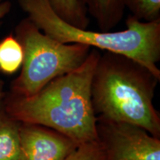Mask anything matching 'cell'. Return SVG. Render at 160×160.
Returning a JSON list of instances; mask_svg holds the SVG:
<instances>
[{"mask_svg": "<svg viewBox=\"0 0 160 160\" xmlns=\"http://www.w3.org/2000/svg\"><path fill=\"white\" fill-rule=\"evenodd\" d=\"M101 53L91 48L77 69L48 83L35 94L10 93L3 102L7 113L20 123L46 126L62 133L78 145L97 140L91 84Z\"/></svg>", "mask_w": 160, "mask_h": 160, "instance_id": "6da1fadb", "label": "cell"}, {"mask_svg": "<svg viewBox=\"0 0 160 160\" xmlns=\"http://www.w3.org/2000/svg\"><path fill=\"white\" fill-rule=\"evenodd\" d=\"M159 81L135 60L104 51L98 59L91 84L96 116L139 126L160 139V116L153 105Z\"/></svg>", "mask_w": 160, "mask_h": 160, "instance_id": "7a4b0ae2", "label": "cell"}, {"mask_svg": "<svg viewBox=\"0 0 160 160\" xmlns=\"http://www.w3.org/2000/svg\"><path fill=\"white\" fill-rule=\"evenodd\" d=\"M28 18L44 33L65 44H81L91 48L131 58L147 68L160 80V20L143 22L130 15L126 28L93 31L65 22L55 13L49 0H18Z\"/></svg>", "mask_w": 160, "mask_h": 160, "instance_id": "3957f363", "label": "cell"}, {"mask_svg": "<svg viewBox=\"0 0 160 160\" xmlns=\"http://www.w3.org/2000/svg\"><path fill=\"white\" fill-rule=\"evenodd\" d=\"M16 38L23 48L24 59L11 93L21 97L35 94L53 79L78 68L91 50L81 44L60 42L40 31L28 18L16 28Z\"/></svg>", "mask_w": 160, "mask_h": 160, "instance_id": "277c9868", "label": "cell"}, {"mask_svg": "<svg viewBox=\"0 0 160 160\" xmlns=\"http://www.w3.org/2000/svg\"><path fill=\"white\" fill-rule=\"evenodd\" d=\"M104 160H160V139L133 124L97 116Z\"/></svg>", "mask_w": 160, "mask_h": 160, "instance_id": "5b68a950", "label": "cell"}, {"mask_svg": "<svg viewBox=\"0 0 160 160\" xmlns=\"http://www.w3.org/2000/svg\"><path fill=\"white\" fill-rule=\"evenodd\" d=\"M21 160H66L79 145L46 126L20 123Z\"/></svg>", "mask_w": 160, "mask_h": 160, "instance_id": "8992f818", "label": "cell"}, {"mask_svg": "<svg viewBox=\"0 0 160 160\" xmlns=\"http://www.w3.org/2000/svg\"><path fill=\"white\" fill-rule=\"evenodd\" d=\"M101 31H111L122 19L125 8L119 0H79Z\"/></svg>", "mask_w": 160, "mask_h": 160, "instance_id": "52a82bcc", "label": "cell"}, {"mask_svg": "<svg viewBox=\"0 0 160 160\" xmlns=\"http://www.w3.org/2000/svg\"><path fill=\"white\" fill-rule=\"evenodd\" d=\"M20 122L12 118L0 101V160H21Z\"/></svg>", "mask_w": 160, "mask_h": 160, "instance_id": "ba28073f", "label": "cell"}, {"mask_svg": "<svg viewBox=\"0 0 160 160\" xmlns=\"http://www.w3.org/2000/svg\"><path fill=\"white\" fill-rule=\"evenodd\" d=\"M51 8L62 19L81 29H88V13L79 0H49Z\"/></svg>", "mask_w": 160, "mask_h": 160, "instance_id": "9c48e42d", "label": "cell"}, {"mask_svg": "<svg viewBox=\"0 0 160 160\" xmlns=\"http://www.w3.org/2000/svg\"><path fill=\"white\" fill-rule=\"evenodd\" d=\"M24 59L23 48L17 39L9 35L0 42V71L13 74L22 67Z\"/></svg>", "mask_w": 160, "mask_h": 160, "instance_id": "30bf717a", "label": "cell"}, {"mask_svg": "<svg viewBox=\"0 0 160 160\" xmlns=\"http://www.w3.org/2000/svg\"><path fill=\"white\" fill-rule=\"evenodd\" d=\"M131 16L143 22L160 20V0H119Z\"/></svg>", "mask_w": 160, "mask_h": 160, "instance_id": "8fae6325", "label": "cell"}, {"mask_svg": "<svg viewBox=\"0 0 160 160\" xmlns=\"http://www.w3.org/2000/svg\"><path fill=\"white\" fill-rule=\"evenodd\" d=\"M66 160H104V153L97 140L79 145Z\"/></svg>", "mask_w": 160, "mask_h": 160, "instance_id": "7c38bea8", "label": "cell"}, {"mask_svg": "<svg viewBox=\"0 0 160 160\" xmlns=\"http://www.w3.org/2000/svg\"><path fill=\"white\" fill-rule=\"evenodd\" d=\"M11 8V3L5 0H0V19L8 13Z\"/></svg>", "mask_w": 160, "mask_h": 160, "instance_id": "4fadbf2b", "label": "cell"}, {"mask_svg": "<svg viewBox=\"0 0 160 160\" xmlns=\"http://www.w3.org/2000/svg\"><path fill=\"white\" fill-rule=\"evenodd\" d=\"M3 87H4V82L0 80V101H2L3 99V97H5V93L3 91Z\"/></svg>", "mask_w": 160, "mask_h": 160, "instance_id": "5bb4252c", "label": "cell"}]
</instances>
